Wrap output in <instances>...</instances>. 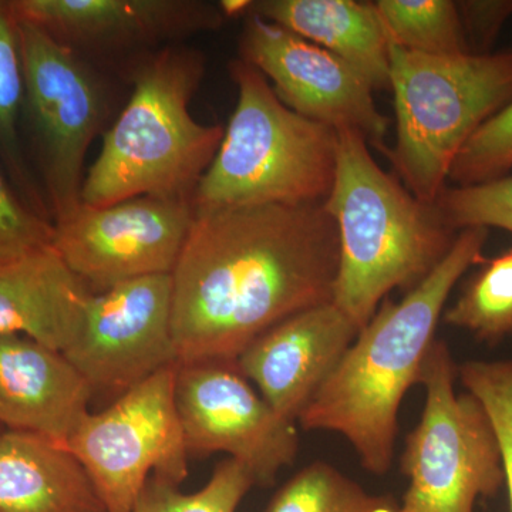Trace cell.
<instances>
[{"instance_id": "obj_1", "label": "cell", "mask_w": 512, "mask_h": 512, "mask_svg": "<svg viewBox=\"0 0 512 512\" xmlns=\"http://www.w3.org/2000/svg\"><path fill=\"white\" fill-rule=\"evenodd\" d=\"M338 266L323 204L195 208L171 274L178 362L237 360L272 326L332 302Z\"/></svg>"}, {"instance_id": "obj_2", "label": "cell", "mask_w": 512, "mask_h": 512, "mask_svg": "<svg viewBox=\"0 0 512 512\" xmlns=\"http://www.w3.org/2000/svg\"><path fill=\"white\" fill-rule=\"evenodd\" d=\"M488 229H461L453 247L400 302L386 301L340 359L299 423L342 434L375 476L392 467L399 410L419 383L448 296L470 266L483 261Z\"/></svg>"}, {"instance_id": "obj_3", "label": "cell", "mask_w": 512, "mask_h": 512, "mask_svg": "<svg viewBox=\"0 0 512 512\" xmlns=\"http://www.w3.org/2000/svg\"><path fill=\"white\" fill-rule=\"evenodd\" d=\"M126 69L133 93L84 177L83 204L194 200L224 137V128L202 124L190 111L207 69L204 53L178 43L138 57Z\"/></svg>"}, {"instance_id": "obj_4", "label": "cell", "mask_w": 512, "mask_h": 512, "mask_svg": "<svg viewBox=\"0 0 512 512\" xmlns=\"http://www.w3.org/2000/svg\"><path fill=\"white\" fill-rule=\"evenodd\" d=\"M323 207L335 221L339 266L333 303L365 328L393 289L412 291L440 264L457 235L376 163L352 128L338 130L335 183Z\"/></svg>"}, {"instance_id": "obj_5", "label": "cell", "mask_w": 512, "mask_h": 512, "mask_svg": "<svg viewBox=\"0 0 512 512\" xmlns=\"http://www.w3.org/2000/svg\"><path fill=\"white\" fill-rule=\"evenodd\" d=\"M228 70L237 106L195 190L194 208L323 204L335 183L338 130L289 109L244 60H232Z\"/></svg>"}, {"instance_id": "obj_6", "label": "cell", "mask_w": 512, "mask_h": 512, "mask_svg": "<svg viewBox=\"0 0 512 512\" xmlns=\"http://www.w3.org/2000/svg\"><path fill=\"white\" fill-rule=\"evenodd\" d=\"M396 141L384 148L417 200L434 205L471 136L512 101V52L427 56L390 45Z\"/></svg>"}, {"instance_id": "obj_7", "label": "cell", "mask_w": 512, "mask_h": 512, "mask_svg": "<svg viewBox=\"0 0 512 512\" xmlns=\"http://www.w3.org/2000/svg\"><path fill=\"white\" fill-rule=\"evenodd\" d=\"M456 377L448 346L436 340L420 373L426 406L406 437L409 488L397 512H474L478 498H493L504 485L493 424L473 394L456 393Z\"/></svg>"}, {"instance_id": "obj_8", "label": "cell", "mask_w": 512, "mask_h": 512, "mask_svg": "<svg viewBox=\"0 0 512 512\" xmlns=\"http://www.w3.org/2000/svg\"><path fill=\"white\" fill-rule=\"evenodd\" d=\"M25 101L22 119L42 175L53 224L82 207L84 160L109 111L106 84L89 60L19 19Z\"/></svg>"}, {"instance_id": "obj_9", "label": "cell", "mask_w": 512, "mask_h": 512, "mask_svg": "<svg viewBox=\"0 0 512 512\" xmlns=\"http://www.w3.org/2000/svg\"><path fill=\"white\" fill-rule=\"evenodd\" d=\"M178 362L89 413L67 441L107 512H134L148 478L181 485L188 451L175 407Z\"/></svg>"}, {"instance_id": "obj_10", "label": "cell", "mask_w": 512, "mask_h": 512, "mask_svg": "<svg viewBox=\"0 0 512 512\" xmlns=\"http://www.w3.org/2000/svg\"><path fill=\"white\" fill-rule=\"evenodd\" d=\"M174 396L188 454L227 453L259 487L274 485L298 456L295 423L255 392L237 360L178 362Z\"/></svg>"}, {"instance_id": "obj_11", "label": "cell", "mask_w": 512, "mask_h": 512, "mask_svg": "<svg viewBox=\"0 0 512 512\" xmlns=\"http://www.w3.org/2000/svg\"><path fill=\"white\" fill-rule=\"evenodd\" d=\"M194 214V202L160 197L83 204L55 224L53 245L90 291L100 293L131 279L173 274Z\"/></svg>"}, {"instance_id": "obj_12", "label": "cell", "mask_w": 512, "mask_h": 512, "mask_svg": "<svg viewBox=\"0 0 512 512\" xmlns=\"http://www.w3.org/2000/svg\"><path fill=\"white\" fill-rule=\"evenodd\" d=\"M63 355L94 393L117 397L177 363L173 276H144L93 293L82 329Z\"/></svg>"}, {"instance_id": "obj_13", "label": "cell", "mask_w": 512, "mask_h": 512, "mask_svg": "<svg viewBox=\"0 0 512 512\" xmlns=\"http://www.w3.org/2000/svg\"><path fill=\"white\" fill-rule=\"evenodd\" d=\"M239 50L289 109L336 130L359 131L383 153L390 120L377 109L372 87L340 57L255 15L245 20Z\"/></svg>"}, {"instance_id": "obj_14", "label": "cell", "mask_w": 512, "mask_h": 512, "mask_svg": "<svg viewBox=\"0 0 512 512\" xmlns=\"http://www.w3.org/2000/svg\"><path fill=\"white\" fill-rule=\"evenodd\" d=\"M33 23L89 60L123 59L124 67L197 33L220 29V3L201 0H10Z\"/></svg>"}, {"instance_id": "obj_15", "label": "cell", "mask_w": 512, "mask_h": 512, "mask_svg": "<svg viewBox=\"0 0 512 512\" xmlns=\"http://www.w3.org/2000/svg\"><path fill=\"white\" fill-rule=\"evenodd\" d=\"M360 330L333 302L289 316L237 357L275 413L296 423Z\"/></svg>"}, {"instance_id": "obj_16", "label": "cell", "mask_w": 512, "mask_h": 512, "mask_svg": "<svg viewBox=\"0 0 512 512\" xmlns=\"http://www.w3.org/2000/svg\"><path fill=\"white\" fill-rule=\"evenodd\" d=\"M93 389L63 353L20 335H0V427L67 448L89 414Z\"/></svg>"}, {"instance_id": "obj_17", "label": "cell", "mask_w": 512, "mask_h": 512, "mask_svg": "<svg viewBox=\"0 0 512 512\" xmlns=\"http://www.w3.org/2000/svg\"><path fill=\"white\" fill-rule=\"evenodd\" d=\"M94 292L55 245L0 269V335H20L64 353L82 329Z\"/></svg>"}, {"instance_id": "obj_18", "label": "cell", "mask_w": 512, "mask_h": 512, "mask_svg": "<svg viewBox=\"0 0 512 512\" xmlns=\"http://www.w3.org/2000/svg\"><path fill=\"white\" fill-rule=\"evenodd\" d=\"M249 15L282 26L340 57L373 90L390 87V42L375 3L256 0Z\"/></svg>"}, {"instance_id": "obj_19", "label": "cell", "mask_w": 512, "mask_h": 512, "mask_svg": "<svg viewBox=\"0 0 512 512\" xmlns=\"http://www.w3.org/2000/svg\"><path fill=\"white\" fill-rule=\"evenodd\" d=\"M0 512H107L82 464L36 434L0 433Z\"/></svg>"}, {"instance_id": "obj_20", "label": "cell", "mask_w": 512, "mask_h": 512, "mask_svg": "<svg viewBox=\"0 0 512 512\" xmlns=\"http://www.w3.org/2000/svg\"><path fill=\"white\" fill-rule=\"evenodd\" d=\"M25 76L19 19L10 0H0V164L10 183L33 210L50 217L42 187L26 161L20 138Z\"/></svg>"}, {"instance_id": "obj_21", "label": "cell", "mask_w": 512, "mask_h": 512, "mask_svg": "<svg viewBox=\"0 0 512 512\" xmlns=\"http://www.w3.org/2000/svg\"><path fill=\"white\" fill-rule=\"evenodd\" d=\"M373 3L390 45L427 56L473 53L456 2L377 0Z\"/></svg>"}, {"instance_id": "obj_22", "label": "cell", "mask_w": 512, "mask_h": 512, "mask_svg": "<svg viewBox=\"0 0 512 512\" xmlns=\"http://www.w3.org/2000/svg\"><path fill=\"white\" fill-rule=\"evenodd\" d=\"M392 495H373L335 467L315 461L274 495L265 512H397Z\"/></svg>"}, {"instance_id": "obj_23", "label": "cell", "mask_w": 512, "mask_h": 512, "mask_svg": "<svg viewBox=\"0 0 512 512\" xmlns=\"http://www.w3.org/2000/svg\"><path fill=\"white\" fill-rule=\"evenodd\" d=\"M443 320L488 345L512 335V251L488 262Z\"/></svg>"}, {"instance_id": "obj_24", "label": "cell", "mask_w": 512, "mask_h": 512, "mask_svg": "<svg viewBox=\"0 0 512 512\" xmlns=\"http://www.w3.org/2000/svg\"><path fill=\"white\" fill-rule=\"evenodd\" d=\"M254 485L251 471L227 458L215 467L210 481L191 494L183 493L180 485L151 476L134 512H235Z\"/></svg>"}, {"instance_id": "obj_25", "label": "cell", "mask_w": 512, "mask_h": 512, "mask_svg": "<svg viewBox=\"0 0 512 512\" xmlns=\"http://www.w3.org/2000/svg\"><path fill=\"white\" fill-rule=\"evenodd\" d=\"M457 376L493 424L512 512V359L467 360L457 367Z\"/></svg>"}, {"instance_id": "obj_26", "label": "cell", "mask_w": 512, "mask_h": 512, "mask_svg": "<svg viewBox=\"0 0 512 512\" xmlns=\"http://www.w3.org/2000/svg\"><path fill=\"white\" fill-rule=\"evenodd\" d=\"M434 207L454 231L495 227L512 232V177L504 175L488 183L444 188Z\"/></svg>"}, {"instance_id": "obj_27", "label": "cell", "mask_w": 512, "mask_h": 512, "mask_svg": "<svg viewBox=\"0 0 512 512\" xmlns=\"http://www.w3.org/2000/svg\"><path fill=\"white\" fill-rule=\"evenodd\" d=\"M512 168V101L467 141L453 165L450 178L457 187L488 183Z\"/></svg>"}, {"instance_id": "obj_28", "label": "cell", "mask_w": 512, "mask_h": 512, "mask_svg": "<svg viewBox=\"0 0 512 512\" xmlns=\"http://www.w3.org/2000/svg\"><path fill=\"white\" fill-rule=\"evenodd\" d=\"M55 224L20 197L0 164V269L53 244Z\"/></svg>"}, {"instance_id": "obj_29", "label": "cell", "mask_w": 512, "mask_h": 512, "mask_svg": "<svg viewBox=\"0 0 512 512\" xmlns=\"http://www.w3.org/2000/svg\"><path fill=\"white\" fill-rule=\"evenodd\" d=\"M464 30L480 45L488 46L512 15V0L494 2H457Z\"/></svg>"}, {"instance_id": "obj_30", "label": "cell", "mask_w": 512, "mask_h": 512, "mask_svg": "<svg viewBox=\"0 0 512 512\" xmlns=\"http://www.w3.org/2000/svg\"><path fill=\"white\" fill-rule=\"evenodd\" d=\"M251 5V0H222V2H220V8L225 18H232V16L239 15L248 16Z\"/></svg>"}, {"instance_id": "obj_31", "label": "cell", "mask_w": 512, "mask_h": 512, "mask_svg": "<svg viewBox=\"0 0 512 512\" xmlns=\"http://www.w3.org/2000/svg\"><path fill=\"white\" fill-rule=\"evenodd\" d=\"M2 431H3V429H2V427H0V433H2Z\"/></svg>"}]
</instances>
